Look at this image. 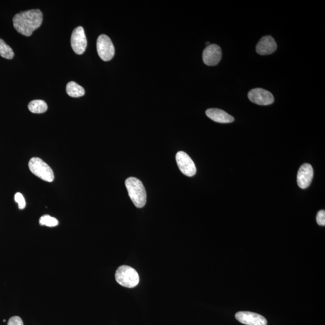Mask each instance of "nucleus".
Here are the masks:
<instances>
[{
  "label": "nucleus",
  "instance_id": "f257e3e1",
  "mask_svg": "<svg viewBox=\"0 0 325 325\" xmlns=\"http://www.w3.org/2000/svg\"><path fill=\"white\" fill-rule=\"evenodd\" d=\"M43 14L39 9H33L15 15L14 26L18 33L25 36H30L34 31L41 27Z\"/></svg>",
  "mask_w": 325,
  "mask_h": 325
},
{
  "label": "nucleus",
  "instance_id": "f03ea898",
  "mask_svg": "<svg viewBox=\"0 0 325 325\" xmlns=\"http://www.w3.org/2000/svg\"><path fill=\"white\" fill-rule=\"evenodd\" d=\"M125 186L130 199L138 208H142L147 203V193L144 184L139 179L129 177L126 179Z\"/></svg>",
  "mask_w": 325,
  "mask_h": 325
},
{
  "label": "nucleus",
  "instance_id": "7ed1b4c3",
  "mask_svg": "<svg viewBox=\"0 0 325 325\" xmlns=\"http://www.w3.org/2000/svg\"><path fill=\"white\" fill-rule=\"evenodd\" d=\"M117 283L123 287L134 288L139 283V274L135 269L128 266H121L117 269L115 274Z\"/></svg>",
  "mask_w": 325,
  "mask_h": 325
},
{
  "label": "nucleus",
  "instance_id": "20e7f679",
  "mask_svg": "<svg viewBox=\"0 0 325 325\" xmlns=\"http://www.w3.org/2000/svg\"><path fill=\"white\" fill-rule=\"evenodd\" d=\"M30 171L42 180L52 182L54 179L53 171L48 164L38 157H33L29 163Z\"/></svg>",
  "mask_w": 325,
  "mask_h": 325
},
{
  "label": "nucleus",
  "instance_id": "39448f33",
  "mask_svg": "<svg viewBox=\"0 0 325 325\" xmlns=\"http://www.w3.org/2000/svg\"><path fill=\"white\" fill-rule=\"evenodd\" d=\"M97 48L99 56L102 60L107 61L112 59L115 51L109 37L105 35L99 36L97 42Z\"/></svg>",
  "mask_w": 325,
  "mask_h": 325
},
{
  "label": "nucleus",
  "instance_id": "423d86ee",
  "mask_svg": "<svg viewBox=\"0 0 325 325\" xmlns=\"http://www.w3.org/2000/svg\"><path fill=\"white\" fill-rule=\"evenodd\" d=\"M71 43L75 53L79 55L84 53L87 47V39L82 27L79 26L74 30L71 35Z\"/></svg>",
  "mask_w": 325,
  "mask_h": 325
},
{
  "label": "nucleus",
  "instance_id": "0eeeda50",
  "mask_svg": "<svg viewBox=\"0 0 325 325\" xmlns=\"http://www.w3.org/2000/svg\"><path fill=\"white\" fill-rule=\"evenodd\" d=\"M176 161L178 168L184 175L193 176L197 172V168L193 160L183 151H179L176 154Z\"/></svg>",
  "mask_w": 325,
  "mask_h": 325
},
{
  "label": "nucleus",
  "instance_id": "6e6552de",
  "mask_svg": "<svg viewBox=\"0 0 325 325\" xmlns=\"http://www.w3.org/2000/svg\"><path fill=\"white\" fill-rule=\"evenodd\" d=\"M248 98L253 103L260 106H268L274 102L273 95L270 92L262 88L250 90L248 93Z\"/></svg>",
  "mask_w": 325,
  "mask_h": 325
},
{
  "label": "nucleus",
  "instance_id": "1a4fd4ad",
  "mask_svg": "<svg viewBox=\"0 0 325 325\" xmlns=\"http://www.w3.org/2000/svg\"><path fill=\"white\" fill-rule=\"evenodd\" d=\"M222 58L221 47L216 44L207 46L203 54L204 63L207 66H215L219 63Z\"/></svg>",
  "mask_w": 325,
  "mask_h": 325
},
{
  "label": "nucleus",
  "instance_id": "9d476101",
  "mask_svg": "<svg viewBox=\"0 0 325 325\" xmlns=\"http://www.w3.org/2000/svg\"><path fill=\"white\" fill-rule=\"evenodd\" d=\"M236 319L240 323L246 325H267L268 321L263 315L249 311L237 312Z\"/></svg>",
  "mask_w": 325,
  "mask_h": 325
},
{
  "label": "nucleus",
  "instance_id": "9b49d317",
  "mask_svg": "<svg viewBox=\"0 0 325 325\" xmlns=\"http://www.w3.org/2000/svg\"><path fill=\"white\" fill-rule=\"evenodd\" d=\"M313 168L308 163L303 164L299 168L298 176H297V182L300 188L304 189L310 185L313 178Z\"/></svg>",
  "mask_w": 325,
  "mask_h": 325
},
{
  "label": "nucleus",
  "instance_id": "f8f14e48",
  "mask_svg": "<svg viewBox=\"0 0 325 325\" xmlns=\"http://www.w3.org/2000/svg\"><path fill=\"white\" fill-rule=\"evenodd\" d=\"M277 45L274 39L271 36H263L256 46V51L262 55L273 53L276 51Z\"/></svg>",
  "mask_w": 325,
  "mask_h": 325
},
{
  "label": "nucleus",
  "instance_id": "ddd939ff",
  "mask_svg": "<svg viewBox=\"0 0 325 325\" xmlns=\"http://www.w3.org/2000/svg\"><path fill=\"white\" fill-rule=\"evenodd\" d=\"M206 113L210 119L218 123H231L234 120V117L219 108H209L206 111Z\"/></svg>",
  "mask_w": 325,
  "mask_h": 325
},
{
  "label": "nucleus",
  "instance_id": "4468645a",
  "mask_svg": "<svg viewBox=\"0 0 325 325\" xmlns=\"http://www.w3.org/2000/svg\"><path fill=\"white\" fill-rule=\"evenodd\" d=\"M66 91L68 95L73 98L81 97L85 94L84 88L74 82L68 83Z\"/></svg>",
  "mask_w": 325,
  "mask_h": 325
},
{
  "label": "nucleus",
  "instance_id": "2eb2a0df",
  "mask_svg": "<svg viewBox=\"0 0 325 325\" xmlns=\"http://www.w3.org/2000/svg\"><path fill=\"white\" fill-rule=\"evenodd\" d=\"M29 110L33 113H43L48 110L47 104L44 101L37 100L31 101L28 106Z\"/></svg>",
  "mask_w": 325,
  "mask_h": 325
},
{
  "label": "nucleus",
  "instance_id": "dca6fc26",
  "mask_svg": "<svg viewBox=\"0 0 325 325\" xmlns=\"http://www.w3.org/2000/svg\"><path fill=\"white\" fill-rule=\"evenodd\" d=\"M14 55L13 49L6 44L3 39H0V55L3 58L11 60L14 58Z\"/></svg>",
  "mask_w": 325,
  "mask_h": 325
},
{
  "label": "nucleus",
  "instance_id": "f3484780",
  "mask_svg": "<svg viewBox=\"0 0 325 325\" xmlns=\"http://www.w3.org/2000/svg\"><path fill=\"white\" fill-rule=\"evenodd\" d=\"M39 224L42 226H46L48 227H54L58 224V221L57 219L53 218L49 215H43L39 219Z\"/></svg>",
  "mask_w": 325,
  "mask_h": 325
},
{
  "label": "nucleus",
  "instance_id": "a211bd4d",
  "mask_svg": "<svg viewBox=\"0 0 325 325\" xmlns=\"http://www.w3.org/2000/svg\"><path fill=\"white\" fill-rule=\"evenodd\" d=\"M15 200L18 204V208L23 210L26 208V203L23 195L21 193H17L15 195Z\"/></svg>",
  "mask_w": 325,
  "mask_h": 325
},
{
  "label": "nucleus",
  "instance_id": "6ab92c4d",
  "mask_svg": "<svg viewBox=\"0 0 325 325\" xmlns=\"http://www.w3.org/2000/svg\"><path fill=\"white\" fill-rule=\"evenodd\" d=\"M316 221L318 225L320 226L325 225V212L324 210H320L317 213Z\"/></svg>",
  "mask_w": 325,
  "mask_h": 325
},
{
  "label": "nucleus",
  "instance_id": "aec40b11",
  "mask_svg": "<svg viewBox=\"0 0 325 325\" xmlns=\"http://www.w3.org/2000/svg\"><path fill=\"white\" fill-rule=\"evenodd\" d=\"M8 325H24V323L21 317L14 316L9 320Z\"/></svg>",
  "mask_w": 325,
  "mask_h": 325
}]
</instances>
